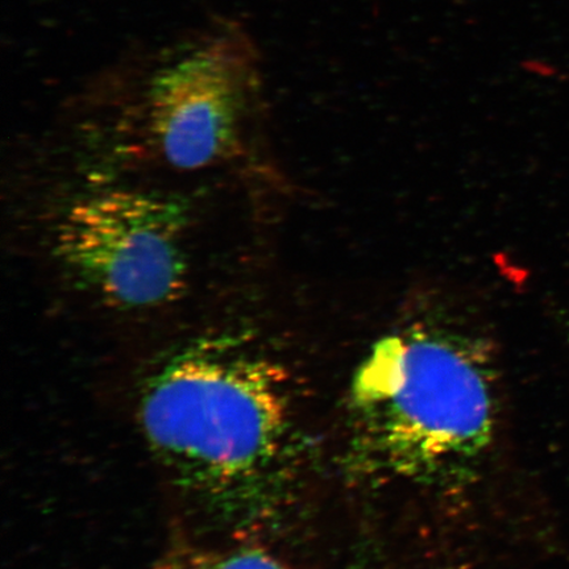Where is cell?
<instances>
[{"instance_id":"3","label":"cell","mask_w":569,"mask_h":569,"mask_svg":"<svg viewBox=\"0 0 569 569\" xmlns=\"http://www.w3.org/2000/svg\"><path fill=\"white\" fill-rule=\"evenodd\" d=\"M260 53L241 21L220 16L127 52L149 132L169 166L201 170L232 151L258 96Z\"/></svg>"},{"instance_id":"1","label":"cell","mask_w":569,"mask_h":569,"mask_svg":"<svg viewBox=\"0 0 569 569\" xmlns=\"http://www.w3.org/2000/svg\"><path fill=\"white\" fill-rule=\"evenodd\" d=\"M139 421L178 492L232 536L264 530L288 500L298 455L288 376L246 338H198L160 361Z\"/></svg>"},{"instance_id":"4","label":"cell","mask_w":569,"mask_h":569,"mask_svg":"<svg viewBox=\"0 0 569 569\" xmlns=\"http://www.w3.org/2000/svg\"><path fill=\"white\" fill-rule=\"evenodd\" d=\"M188 226L178 199L127 188L97 191L61 213L53 253L71 279L112 308H161L188 289Z\"/></svg>"},{"instance_id":"2","label":"cell","mask_w":569,"mask_h":569,"mask_svg":"<svg viewBox=\"0 0 569 569\" xmlns=\"http://www.w3.org/2000/svg\"><path fill=\"white\" fill-rule=\"evenodd\" d=\"M356 445L380 471L443 482L472 471L496 426L492 369L482 348L415 329L382 338L351 387Z\"/></svg>"},{"instance_id":"5","label":"cell","mask_w":569,"mask_h":569,"mask_svg":"<svg viewBox=\"0 0 569 569\" xmlns=\"http://www.w3.org/2000/svg\"><path fill=\"white\" fill-rule=\"evenodd\" d=\"M154 569H293L253 543L187 546L170 551Z\"/></svg>"}]
</instances>
